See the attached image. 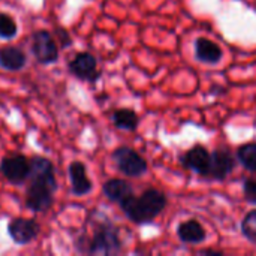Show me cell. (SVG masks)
Here are the masks:
<instances>
[{
    "mask_svg": "<svg viewBox=\"0 0 256 256\" xmlns=\"http://www.w3.org/2000/svg\"><path fill=\"white\" fill-rule=\"evenodd\" d=\"M78 250L90 255H116L122 250L118 230L108 220H96L92 225L90 236H82L78 242Z\"/></svg>",
    "mask_w": 256,
    "mask_h": 256,
    "instance_id": "obj_1",
    "label": "cell"
},
{
    "mask_svg": "<svg viewBox=\"0 0 256 256\" xmlns=\"http://www.w3.org/2000/svg\"><path fill=\"white\" fill-rule=\"evenodd\" d=\"M123 213L138 225L153 222L166 207V196L158 189H148L141 196H128L120 202Z\"/></svg>",
    "mask_w": 256,
    "mask_h": 256,
    "instance_id": "obj_2",
    "label": "cell"
},
{
    "mask_svg": "<svg viewBox=\"0 0 256 256\" xmlns=\"http://www.w3.org/2000/svg\"><path fill=\"white\" fill-rule=\"evenodd\" d=\"M112 160L116 162L120 172L129 177H140L147 172V162L132 148L118 147L112 153Z\"/></svg>",
    "mask_w": 256,
    "mask_h": 256,
    "instance_id": "obj_3",
    "label": "cell"
},
{
    "mask_svg": "<svg viewBox=\"0 0 256 256\" xmlns=\"http://www.w3.org/2000/svg\"><path fill=\"white\" fill-rule=\"evenodd\" d=\"M32 52L34 56V58L42 64H51V63L57 62V58H58V50H57L56 40L45 30H39L33 34Z\"/></svg>",
    "mask_w": 256,
    "mask_h": 256,
    "instance_id": "obj_4",
    "label": "cell"
},
{
    "mask_svg": "<svg viewBox=\"0 0 256 256\" xmlns=\"http://www.w3.org/2000/svg\"><path fill=\"white\" fill-rule=\"evenodd\" d=\"M0 171L12 184H21L26 178H28L30 162L21 154L6 156L0 164Z\"/></svg>",
    "mask_w": 256,
    "mask_h": 256,
    "instance_id": "obj_5",
    "label": "cell"
},
{
    "mask_svg": "<svg viewBox=\"0 0 256 256\" xmlns=\"http://www.w3.org/2000/svg\"><path fill=\"white\" fill-rule=\"evenodd\" d=\"M56 190L46 184L30 182V186L27 189L26 206L32 212H46L52 204V194Z\"/></svg>",
    "mask_w": 256,
    "mask_h": 256,
    "instance_id": "obj_6",
    "label": "cell"
},
{
    "mask_svg": "<svg viewBox=\"0 0 256 256\" xmlns=\"http://www.w3.org/2000/svg\"><path fill=\"white\" fill-rule=\"evenodd\" d=\"M39 231H40V228L36 220L22 219V218L12 220L8 226V234L16 244L30 243L32 240H34L38 237Z\"/></svg>",
    "mask_w": 256,
    "mask_h": 256,
    "instance_id": "obj_7",
    "label": "cell"
},
{
    "mask_svg": "<svg viewBox=\"0 0 256 256\" xmlns=\"http://www.w3.org/2000/svg\"><path fill=\"white\" fill-rule=\"evenodd\" d=\"M28 178H30V182L42 183V184H46L51 189L57 190V183H56V176H54V166L45 158L36 156V158L32 159Z\"/></svg>",
    "mask_w": 256,
    "mask_h": 256,
    "instance_id": "obj_8",
    "label": "cell"
},
{
    "mask_svg": "<svg viewBox=\"0 0 256 256\" xmlns=\"http://www.w3.org/2000/svg\"><path fill=\"white\" fill-rule=\"evenodd\" d=\"M69 70L80 80L96 81L99 76L98 62L90 52H80L69 63Z\"/></svg>",
    "mask_w": 256,
    "mask_h": 256,
    "instance_id": "obj_9",
    "label": "cell"
},
{
    "mask_svg": "<svg viewBox=\"0 0 256 256\" xmlns=\"http://www.w3.org/2000/svg\"><path fill=\"white\" fill-rule=\"evenodd\" d=\"M234 166H236V162L228 152L216 150L210 153V165H208V171L206 177L213 178V180H224L226 176L232 172Z\"/></svg>",
    "mask_w": 256,
    "mask_h": 256,
    "instance_id": "obj_10",
    "label": "cell"
},
{
    "mask_svg": "<svg viewBox=\"0 0 256 256\" xmlns=\"http://www.w3.org/2000/svg\"><path fill=\"white\" fill-rule=\"evenodd\" d=\"M182 160L188 170L204 177L207 176L208 165H210V153L202 146H195L190 150H188Z\"/></svg>",
    "mask_w": 256,
    "mask_h": 256,
    "instance_id": "obj_11",
    "label": "cell"
},
{
    "mask_svg": "<svg viewBox=\"0 0 256 256\" xmlns=\"http://www.w3.org/2000/svg\"><path fill=\"white\" fill-rule=\"evenodd\" d=\"M69 178H70V192L76 196H84L92 192L93 186L87 177L86 166L81 162H72L69 165Z\"/></svg>",
    "mask_w": 256,
    "mask_h": 256,
    "instance_id": "obj_12",
    "label": "cell"
},
{
    "mask_svg": "<svg viewBox=\"0 0 256 256\" xmlns=\"http://www.w3.org/2000/svg\"><path fill=\"white\" fill-rule=\"evenodd\" d=\"M195 57L206 64H216L222 58V50L210 39L200 38L195 42Z\"/></svg>",
    "mask_w": 256,
    "mask_h": 256,
    "instance_id": "obj_13",
    "label": "cell"
},
{
    "mask_svg": "<svg viewBox=\"0 0 256 256\" xmlns=\"http://www.w3.org/2000/svg\"><path fill=\"white\" fill-rule=\"evenodd\" d=\"M177 236L178 238L186 243V244H200L206 240L207 234H206V230L202 228V225L195 220V219H190L188 222H183L178 225L177 228Z\"/></svg>",
    "mask_w": 256,
    "mask_h": 256,
    "instance_id": "obj_14",
    "label": "cell"
},
{
    "mask_svg": "<svg viewBox=\"0 0 256 256\" xmlns=\"http://www.w3.org/2000/svg\"><path fill=\"white\" fill-rule=\"evenodd\" d=\"M104 194L105 196L110 200V201H114V202H122L123 200H126L128 196H130L134 194L132 190V186L124 182V180H120V178H112V180H108L105 184H104Z\"/></svg>",
    "mask_w": 256,
    "mask_h": 256,
    "instance_id": "obj_15",
    "label": "cell"
},
{
    "mask_svg": "<svg viewBox=\"0 0 256 256\" xmlns=\"http://www.w3.org/2000/svg\"><path fill=\"white\" fill-rule=\"evenodd\" d=\"M26 64V54L15 48L6 46L0 50V66L8 70H20Z\"/></svg>",
    "mask_w": 256,
    "mask_h": 256,
    "instance_id": "obj_16",
    "label": "cell"
},
{
    "mask_svg": "<svg viewBox=\"0 0 256 256\" xmlns=\"http://www.w3.org/2000/svg\"><path fill=\"white\" fill-rule=\"evenodd\" d=\"M112 123L123 130H135L138 126V116L134 110L120 108L112 112Z\"/></svg>",
    "mask_w": 256,
    "mask_h": 256,
    "instance_id": "obj_17",
    "label": "cell"
},
{
    "mask_svg": "<svg viewBox=\"0 0 256 256\" xmlns=\"http://www.w3.org/2000/svg\"><path fill=\"white\" fill-rule=\"evenodd\" d=\"M237 159L248 171L256 172V142L242 146L237 152Z\"/></svg>",
    "mask_w": 256,
    "mask_h": 256,
    "instance_id": "obj_18",
    "label": "cell"
},
{
    "mask_svg": "<svg viewBox=\"0 0 256 256\" xmlns=\"http://www.w3.org/2000/svg\"><path fill=\"white\" fill-rule=\"evenodd\" d=\"M242 232L250 243L256 244V210L249 212L244 216L242 222Z\"/></svg>",
    "mask_w": 256,
    "mask_h": 256,
    "instance_id": "obj_19",
    "label": "cell"
},
{
    "mask_svg": "<svg viewBox=\"0 0 256 256\" xmlns=\"http://www.w3.org/2000/svg\"><path fill=\"white\" fill-rule=\"evenodd\" d=\"M16 22L8 14H0V38L12 39L16 34Z\"/></svg>",
    "mask_w": 256,
    "mask_h": 256,
    "instance_id": "obj_20",
    "label": "cell"
},
{
    "mask_svg": "<svg viewBox=\"0 0 256 256\" xmlns=\"http://www.w3.org/2000/svg\"><path fill=\"white\" fill-rule=\"evenodd\" d=\"M243 190H244V200L256 206V178H246Z\"/></svg>",
    "mask_w": 256,
    "mask_h": 256,
    "instance_id": "obj_21",
    "label": "cell"
},
{
    "mask_svg": "<svg viewBox=\"0 0 256 256\" xmlns=\"http://www.w3.org/2000/svg\"><path fill=\"white\" fill-rule=\"evenodd\" d=\"M200 255H216V256H222V252H219V250H208V249H206V250H201V252H198Z\"/></svg>",
    "mask_w": 256,
    "mask_h": 256,
    "instance_id": "obj_22",
    "label": "cell"
}]
</instances>
